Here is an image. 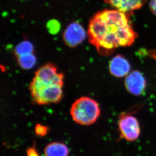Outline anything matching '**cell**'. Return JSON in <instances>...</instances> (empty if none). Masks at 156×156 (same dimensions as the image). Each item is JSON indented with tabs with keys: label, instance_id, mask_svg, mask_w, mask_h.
Segmentation results:
<instances>
[{
	"label": "cell",
	"instance_id": "cell-6",
	"mask_svg": "<svg viewBox=\"0 0 156 156\" xmlns=\"http://www.w3.org/2000/svg\"><path fill=\"white\" fill-rule=\"evenodd\" d=\"M124 86L127 91L134 95L139 96L143 94L146 90L147 81L144 75L139 70L130 72L126 76Z\"/></svg>",
	"mask_w": 156,
	"mask_h": 156
},
{
	"label": "cell",
	"instance_id": "cell-8",
	"mask_svg": "<svg viewBox=\"0 0 156 156\" xmlns=\"http://www.w3.org/2000/svg\"><path fill=\"white\" fill-rule=\"evenodd\" d=\"M109 69L111 75L117 78H122L129 74L131 65L125 57L118 55L109 62Z\"/></svg>",
	"mask_w": 156,
	"mask_h": 156
},
{
	"label": "cell",
	"instance_id": "cell-14",
	"mask_svg": "<svg viewBox=\"0 0 156 156\" xmlns=\"http://www.w3.org/2000/svg\"><path fill=\"white\" fill-rule=\"evenodd\" d=\"M34 130L37 136L43 137L47 134L49 131V128L42 124H37V125H35Z\"/></svg>",
	"mask_w": 156,
	"mask_h": 156
},
{
	"label": "cell",
	"instance_id": "cell-5",
	"mask_svg": "<svg viewBox=\"0 0 156 156\" xmlns=\"http://www.w3.org/2000/svg\"><path fill=\"white\" fill-rule=\"evenodd\" d=\"M35 78L43 83L62 87L64 75L58 72L57 68L52 64H47L39 68L35 73Z\"/></svg>",
	"mask_w": 156,
	"mask_h": 156
},
{
	"label": "cell",
	"instance_id": "cell-15",
	"mask_svg": "<svg viewBox=\"0 0 156 156\" xmlns=\"http://www.w3.org/2000/svg\"><path fill=\"white\" fill-rule=\"evenodd\" d=\"M27 156H39L37 150L34 147H30L27 149Z\"/></svg>",
	"mask_w": 156,
	"mask_h": 156
},
{
	"label": "cell",
	"instance_id": "cell-11",
	"mask_svg": "<svg viewBox=\"0 0 156 156\" xmlns=\"http://www.w3.org/2000/svg\"><path fill=\"white\" fill-rule=\"evenodd\" d=\"M37 59L33 54L18 56V62L20 66L24 69H30L35 65Z\"/></svg>",
	"mask_w": 156,
	"mask_h": 156
},
{
	"label": "cell",
	"instance_id": "cell-10",
	"mask_svg": "<svg viewBox=\"0 0 156 156\" xmlns=\"http://www.w3.org/2000/svg\"><path fill=\"white\" fill-rule=\"evenodd\" d=\"M68 147L63 143L53 142L48 144L44 150L45 156H68Z\"/></svg>",
	"mask_w": 156,
	"mask_h": 156
},
{
	"label": "cell",
	"instance_id": "cell-4",
	"mask_svg": "<svg viewBox=\"0 0 156 156\" xmlns=\"http://www.w3.org/2000/svg\"><path fill=\"white\" fill-rule=\"evenodd\" d=\"M118 130L120 136L127 141H136L140 137V127L137 118L130 113L123 112L119 117Z\"/></svg>",
	"mask_w": 156,
	"mask_h": 156
},
{
	"label": "cell",
	"instance_id": "cell-7",
	"mask_svg": "<svg viewBox=\"0 0 156 156\" xmlns=\"http://www.w3.org/2000/svg\"><path fill=\"white\" fill-rule=\"evenodd\" d=\"M84 29L78 22L71 23L64 34L65 43L70 47H75L82 43L86 38Z\"/></svg>",
	"mask_w": 156,
	"mask_h": 156
},
{
	"label": "cell",
	"instance_id": "cell-16",
	"mask_svg": "<svg viewBox=\"0 0 156 156\" xmlns=\"http://www.w3.org/2000/svg\"><path fill=\"white\" fill-rule=\"evenodd\" d=\"M150 8L152 13L156 15V0H151L150 3Z\"/></svg>",
	"mask_w": 156,
	"mask_h": 156
},
{
	"label": "cell",
	"instance_id": "cell-2",
	"mask_svg": "<svg viewBox=\"0 0 156 156\" xmlns=\"http://www.w3.org/2000/svg\"><path fill=\"white\" fill-rule=\"evenodd\" d=\"M70 114L77 123L90 125L96 122L100 116V108L96 101L83 97L74 102L71 108Z\"/></svg>",
	"mask_w": 156,
	"mask_h": 156
},
{
	"label": "cell",
	"instance_id": "cell-9",
	"mask_svg": "<svg viewBox=\"0 0 156 156\" xmlns=\"http://www.w3.org/2000/svg\"><path fill=\"white\" fill-rule=\"evenodd\" d=\"M113 9L131 15L134 11L142 7L147 0H104Z\"/></svg>",
	"mask_w": 156,
	"mask_h": 156
},
{
	"label": "cell",
	"instance_id": "cell-3",
	"mask_svg": "<svg viewBox=\"0 0 156 156\" xmlns=\"http://www.w3.org/2000/svg\"><path fill=\"white\" fill-rule=\"evenodd\" d=\"M33 100L38 105L57 103L63 96L62 87L43 83L34 77L29 87Z\"/></svg>",
	"mask_w": 156,
	"mask_h": 156
},
{
	"label": "cell",
	"instance_id": "cell-1",
	"mask_svg": "<svg viewBox=\"0 0 156 156\" xmlns=\"http://www.w3.org/2000/svg\"><path fill=\"white\" fill-rule=\"evenodd\" d=\"M130 15L116 9L99 11L90 21L89 41L101 55L108 56L119 48L131 46L137 38Z\"/></svg>",
	"mask_w": 156,
	"mask_h": 156
},
{
	"label": "cell",
	"instance_id": "cell-13",
	"mask_svg": "<svg viewBox=\"0 0 156 156\" xmlns=\"http://www.w3.org/2000/svg\"><path fill=\"white\" fill-rule=\"evenodd\" d=\"M47 27L49 33L51 34H57L60 30L61 25L57 20L53 19L49 21Z\"/></svg>",
	"mask_w": 156,
	"mask_h": 156
},
{
	"label": "cell",
	"instance_id": "cell-12",
	"mask_svg": "<svg viewBox=\"0 0 156 156\" xmlns=\"http://www.w3.org/2000/svg\"><path fill=\"white\" fill-rule=\"evenodd\" d=\"M33 44L28 41H22L18 44L15 49V53L17 56L33 54Z\"/></svg>",
	"mask_w": 156,
	"mask_h": 156
}]
</instances>
